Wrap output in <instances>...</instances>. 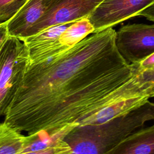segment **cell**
<instances>
[{
    "mask_svg": "<svg viewBox=\"0 0 154 154\" xmlns=\"http://www.w3.org/2000/svg\"><path fill=\"white\" fill-rule=\"evenodd\" d=\"M72 23L53 25L37 34L19 38L26 48L29 65L45 62L67 51L59 38Z\"/></svg>",
    "mask_w": 154,
    "mask_h": 154,
    "instance_id": "cell-7",
    "label": "cell"
},
{
    "mask_svg": "<svg viewBox=\"0 0 154 154\" xmlns=\"http://www.w3.org/2000/svg\"><path fill=\"white\" fill-rule=\"evenodd\" d=\"M117 49L128 64L141 61L154 53V23H132L116 31Z\"/></svg>",
    "mask_w": 154,
    "mask_h": 154,
    "instance_id": "cell-4",
    "label": "cell"
},
{
    "mask_svg": "<svg viewBox=\"0 0 154 154\" xmlns=\"http://www.w3.org/2000/svg\"><path fill=\"white\" fill-rule=\"evenodd\" d=\"M29 65L26 48L8 35L0 49V117L5 116Z\"/></svg>",
    "mask_w": 154,
    "mask_h": 154,
    "instance_id": "cell-3",
    "label": "cell"
},
{
    "mask_svg": "<svg viewBox=\"0 0 154 154\" xmlns=\"http://www.w3.org/2000/svg\"><path fill=\"white\" fill-rule=\"evenodd\" d=\"M27 137L4 121L0 123V154H22Z\"/></svg>",
    "mask_w": 154,
    "mask_h": 154,
    "instance_id": "cell-11",
    "label": "cell"
},
{
    "mask_svg": "<svg viewBox=\"0 0 154 154\" xmlns=\"http://www.w3.org/2000/svg\"><path fill=\"white\" fill-rule=\"evenodd\" d=\"M116 34L108 28L45 62L29 65L4 121L28 135L54 134L97 112L135 70L119 52Z\"/></svg>",
    "mask_w": 154,
    "mask_h": 154,
    "instance_id": "cell-1",
    "label": "cell"
},
{
    "mask_svg": "<svg viewBox=\"0 0 154 154\" xmlns=\"http://www.w3.org/2000/svg\"><path fill=\"white\" fill-rule=\"evenodd\" d=\"M154 4V0H104L88 17L95 32L112 27Z\"/></svg>",
    "mask_w": 154,
    "mask_h": 154,
    "instance_id": "cell-6",
    "label": "cell"
},
{
    "mask_svg": "<svg viewBox=\"0 0 154 154\" xmlns=\"http://www.w3.org/2000/svg\"><path fill=\"white\" fill-rule=\"evenodd\" d=\"M108 154H154V125L136 131Z\"/></svg>",
    "mask_w": 154,
    "mask_h": 154,
    "instance_id": "cell-10",
    "label": "cell"
},
{
    "mask_svg": "<svg viewBox=\"0 0 154 154\" xmlns=\"http://www.w3.org/2000/svg\"><path fill=\"white\" fill-rule=\"evenodd\" d=\"M103 1L55 0L46 14L28 30L25 37L37 34L53 25L88 17Z\"/></svg>",
    "mask_w": 154,
    "mask_h": 154,
    "instance_id": "cell-5",
    "label": "cell"
},
{
    "mask_svg": "<svg viewBox=\"0 0 154 154\" xmlns=\"http://www.w3.org/2000/svg\"><path fill=\"white\" fill-rule=\"evenodd\" d=\"M75 126H69L54 134L37 132L26 135V145L22 154H70L72 150L63 138Z\"/></svg>",
    "mask_w": 154,
    "mask_h": 154,
    "instance_id": "cell-9",
    "label": "cell"
},
{
    "mask_svg": "<svg viewBox=\"0 0 154 154\" xmlns=\"http://www.w3.org/2000/svg\"><path fill=\"white\" fill-rule=\"evenodd\" d=\"M1 48H0V49H1Z\"/></svg>",
    "mask_w": 154,
    "mask_h": 154,
    "instance_id": "cell-16",
    "label": "cell"
},
{
    "mask_svg": "<svg viewBox=\"0 0 154 154\" xmlns=\"http://www.w3.org/2000/svg\"><path fill=\"white\" fill-rule=\"evenodd\" d=\"M154 120V102L148 100L140 106L106 122L77 125L63 140L72 153L108 154L117 144L148 121Z\"/></svg>",
    "mask_w": 154,
    "mask_h": 154,
    "instance_id": "cell-2",
    "label": "cell"
},
{
    "mask_svg": "<svg viewBox=\"0 0 154 154\" xmlns=\"http://www.w3.org/2000/svg\"><path fill=\"white\" fill-rule=\"evenodd\" d=\"M55 0H26L20 10L7 22L8 35L18 38L26 36L28 30L48 11Z\"/></svg>",
    "mask_w": 154,
    "mask_h": 154,
    "instance_id": "cell-8",
    "label": "cell"
},
{
    "mask_svg": "<svg viewBox=\"0 0 154 154\" xmlns=\"http://www.w3.org/2000/svg\"><path fill=\"white\" fill-rule=\"evenodd\" d=\"M137 16H140L146 17L148 20L154 22V4L141 11Z\"/></svg>",
    "mask_w": 154,
    "mask_h": 154,
    "instance_id": "cell-15",
    "label": "cell"
},
{
    "mask_svg": "<svg viewBox=\"0 0 154 154\" xmlns=\"http://www.w3.org/2000/svg\"><path fill=\"white\" fill-rule=\"evenodd\" d=\"M26 0H0V23L9 20L24 4Z\"/></svg>",
    "mask_w": 154,
    "mask_h": 154,
    "instance_id": "cell-13",
    "label": "cell"
},
{
    "mask_svg": "<svg viewBox=\"0 0 154 154\" xmlns=\"http://www.w3.org/2000/svg\"><path fill=\"white\" fill-rule=\"evenodd\" d=\"M94 31V28L88 18L84 17L72 22L61 34L59 40L64 47L69 49Z\"/></svg>",
    "mask_w": 154,
    "mask_h": 154,
    "instance_id": "cell-12",
    "label": "cell"
},
{
    "mask_svg": "<svg viewBox=\"0 0 154 154\" xmlns=\"http://www.w3.org/2000/svg\"><path fill=\"white\" fill-rule=\"evenodd\" d=\"M7 22L8 21L0 23V48L9 35L7 28Z\"/></svg>",
    "mask_w": 154,
    "mask_h": 154,
    "instance_id": "cell-14",
    "label": "cell"
}]
</instances>
